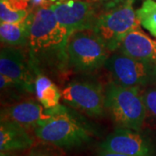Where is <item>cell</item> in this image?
Returning a JSON list of instances; mask_svg holds the SVG:
<instances>
[{
	"label": "cell",
	"mask_w": 156,
	"mask_h": 156,
	"mask_svg": "<svg viewBox=\"0 0 156 156\" xmlns=\"http://www.w3.org/2000/svg\"><path fill=\"white\" fill-rule=\"evenodd\" d=\"M27 56L35 75L62 79L69 70L68 41L72 33L57 21L50 5L30 11Z\"/></svg>",
	"instance_id": "obj_1"
},
{
	"label": "cell",
	"mask_w": 156,
	"mask_h": 156,
	"mask_svg": "<svg viewBox=\"0 0 156 156\" xmlns=\"http://www.w3.org/2000/svg\"><path fill=\"white\" fill-rule=\"evenodd\" d=\"M48 112L50 118L33 129L37 139L62 148L78 147L91 140L92 129L77 110L59 104Z\"/></svg>",
	"instance_id": "obj_2"
},
{
	"label": "cell",
	"mask_w": 156,
	"mask_h": 156,
	"mask_svg": "<svg viewBox=\"0 0 156 156\" xmlns=\"http://www.w3.org/2000/svg\"><path fill=\"white\" fill-rule=\"evenodd\" d=\"M105 110L120 128L140 131L147 116L140 88L125 87L112 82L105 88Z\"/></svg>",
	"instance_id": "obj_3"
},
{
	"label": "cell",
	"mask_w": 156,
	"mask_h": 156,
	"mask_svg": "<svg viewBox=\"0 0 156 156\" xmlns=\"http://www.w3.org/2000/svg\"><path fill=\"white\" fill-rule=\"evenodd\" d=\"M67 50L69 68L87 75L103 67L111 55L105 43L92 29L73 31Z\"/></svg>",
	"instance_id": "obj_4"
},
{
	"label": "cell",
	"mask_w": 156,
	"mask_h": 156,
	"mask_svg": "<svg viewBox=\"0 0 156 156\" xmlns=\"http://www.w3.org/2000/svg\"><path fill=\"white\" fill-rule=\"evenodd\" d=\"M134 0H123L111 5L102 6L94 30L111 52L119 49L124 37L134 29L140 28Z\"/></svg>",
	"instance_id": "obj_5"
},
{
	"label": "cell",
	"mask_w": 156,
	"mask_h": 156,
	"mask_svg": "<svg viewBox=\"0 0 156 156\" xmlns=\"http://www.w3.org/2000/svg\"><path fill=\"white\" fill-rule=\"evenodd\" d=\"M62 101L85 115L101 118L105 115V89L91 76L72 79L62 90Z\"/></svg>",
	"instance_id": "obj_6"
},
{
	"label": "cell",
	"mask_w": 156,
	"mask_h": 156,
	"mask_svg": "<svg viewBox=\"0 0 156 156\" xmlns=\"http://www.w3.org/2000/svg\"><path fill=\"white\" fill-rule=\"evenodd\" d=\"M104 67L113 82L122 86L140 88L156 83V63L134 59L120 51L110 55Z\"/></svg>",
	"instance_id": "obj_7"
},
{
	"label": "cell",
	"mask_w": 156,
	"mask_h": 156,
	"mask_svg": "<svg viewBox=\"0 0 156 156\" xmlns=\"http://www.w3.org/2000/svg\"><path fill=\"white\" fill-rule=\"evenodd\" d=\"M57 21L71 31L94 29L102 5L91 0L57 1L50 5Z\"/></svg>",
	"instance_id": "obj_8"
},
{
	"label": "cell",
	"mask_w": 156,
	"mask_h": 156,
	"mask_svg": "<svg viewBox=\"0 0 156 156\" xmlns=\"http://www.w3.org/2000/svg\"><path fill=\"white\" fill-rule=\"evenodd\" d=\"M101 150L130 156H154L155 148L147 136L128 128H117L101 142Z\"/></svg>",
	"instance_id": "obj_9"
},
{
	"label": "cell",
	"mask_w": 156,
	"mask_h": 156,
	"mask_svg": "<svg viewBox=\"0 0 156 156\" xmlns=\"http://www.w3.org/2000/svg\"><path fill=\"white\" fill-rule=\"evenodd\" d=\"M0 72L22 85L30 94L36 92V75L23 49L2 47L0 52Z\"/></svg>",
	"instance_id": "obj_10"
},
{
	"label": "cell",
	"mask_w": 156,
	"mask_h": 156,
	"mask_svg": "<svg viewBox=\"0 0 156 156\" xmlns=\"http://www.w3.org/2000/svg\"><path fill=\"white\" fill-rule=\"evenodd\" d=\"M50 117L48 109L35 100H25L2 108L1 121L16 122L27 129L36 128Z\"/></svg>",
	"instance_id": "obj_11"
},
{
	"label": "cell",
	"mask_w": 156,
	"mask_h": 156,
	"mask_svg": "<svg viewBox=\"0 0 156 156\" xmlns=\"http://www.w3.org/2000/svg\"><path fill=\"white\" fill-rule=\"evenodd\" d=\"M117 50L134 59L156 63V41L146 35L140 28L127 34Z\"/></svg>",
	"instance_id": "obj_12"
},
{
	"label": "cell",
	"mask_w": 156,
	"mask_h": 156,
	"mask_svg": "<svg viewBox=\"0 0 156 156\" xmlns=\"http://www.w3.org/2000/svg\"><path fill=\"white\" fill-rule=\"evenodd\" d=\"M34 143L28 129L9 121L0 123V151L16 152L30 148Z\"/></svg>",
	"instance_id": "obj_13"
},
{
	"label": "cell",
	"mask_w": 156,
	"mask_h": 156,
	"mask_svg": "<svg viewBox=\"0 0 156 156\" xmlns=\"http://www.w3.org/2000/svg\"><path fill=\"white\" fill-rule=\"evenodd\" d=\"M30 16L23 21L16 23H1L0 37L1 44L5 47H12L18 49L27 48L30 37Z\"/></svg>",
	"instance_id": "obj_14"
},
{
	"label": "cell",
	"mask_w": 156,
	"mask_h": 156,
	"mask_svg": "<svg viewBox=\"0 0 156 156\" xmlns=\"http://www.w3.org/2000/svg\"><path fill=\"white\" fill-rule=\"evenodd\" d=\"M35 87L37 99L45 108H52L60 104L62 91L49 76L37 75Z\"/></svg>",
	"instance_id": "obj_15"
},
{
	"label": "cell",
	"mask_w": 156,
	"mask_h": 156,
	"mask_svg": "<svg viewBox=\"0 0 156 156\" xmlns=\"http://www.w3.org/2000/svg\"><path fill=\"white\" fill-rule=\"evenodd\" d=\"M0 83H1L2 102L5 101V102L8 103L12 102V104H14L16 103V101L17 102L22 101L19 100L24 99L29 95H32L22 85L17 83L12 79L6 76L0 75Z\"/></svg>",
	"instance_id": "obj_16"
},
{
	"label": "cell",
	"mask_w": 156,
	"mask_h": 156,
	"mask_svg": "<svg viewBox=\"0 0 156 156\" xmlns=\"http://www.w3.org/2000/svg\"><path fill=\"white\" fill-rule=\"evenodd\" d=\"M140 25L156 37V1L145 0L136 11Z\"/></svg>",
	"instance_id": "obj_17"
},
{
	"label": "cell",
	"mask_w": 156,
	"mask_h": 156,
	"mask_svg": "<svg viewBox=\"0 0 156 156\" xmlns=\"http://www.w3.org/2000/svg\"><path fill=\"white\" fill-rule=\"evenodd\" d=\"M30 14L29 11H17L11 8L5 0H0L1 23H16L23 21Z\"/></svg>",
	"instance_id": "obj_18"
},
{
	"label": "cell",
	"mask_w": 156,
	"mask_h": 156,
	"mask_svg": "<svg viewBox=\"0 0 156 156\" xmlns=\"http://www.w3.org/2000/svg\"><path fill=\"white\" fill-rule=\"evenodd\" d=\"M147 115H149L156 122V83L147 86L142 93Z\"/></svg>",
	"instance_id": "obj_19"
},
{
	"label": "cell",
	"mask_w": 156,
	"mask_h": 156,
	"mask_svg": "<svg viewBox=\"0 0 156 156\" xmlns=\"http://www.w3.org/2000/svg\"><path fill=\"white\" fill-rule=\"evenodd\" d=\"M6 3L17 11H28L30 2L31 0H5Z\"/></svg>",
	"instance_id": "obj_20"
},
{
	"label": "cell",
	"mask_w": 156,
	"mask_h": 156,
	"mask_svg": "<svg viewBox=\"0 0 156 156\" xmlns=\"http://www.w3.org/2000/svg\"><path fill=\"white\" fill-rule=\"evenodd\" d=\"M26 156H57L52 151L48 149H34L30 152Z\"/></svg>",
	"instance_id": "obj_21"
},
{
	"label": "cell",
	"mask_w": 156,
	"mask_h": 156,
	"mask_svg": "<svg viewBox=\"0 0 156 156\" xmlns=\"http://www.w3.org/2000/svg\"><path fill=\"white\" fill-rule=\"evenodd\" d=\"M95 3H97L101 5L106 6V5H115L117 3H120L123 0H91Z\"/></svg>",
	"instance_id": "obj_22"
},
{
	"label": "cell",
	"mask_w": 156,
	"mask_h": 156,
	"mask_svg": "<svg viewBox=\"0 0 156 156\" xmlns=\"http://www.w3.org/2000/svg\"><path fill=\"white\" fill-rule=\"evenodd\" d=\"M97 156H130L127 154H119V153H115V152H110V151L101 150L98 153Z\"/></svg>",
	"instance_id": "obj_23"
},
{
	"label": "cell",
	"mask_w": 156,
	"mask_h": 156,
	"mask_svg": "<svg viewBox=\"0 0 156 156\" xmlns=\"http://www.w3.org/2000/svg\"><path fill=\"white\" fill-rule=\"evenodd\" d=\"M0 156H17L15 154H13V152H4L1 151Z\"/></svg>",
	"instance_id": "obj_24"
},
{
	"label": "cell",
	"mask_w": 156,
	"mask_h": 156,
	"mask_svg": "<svg viewBox=\"0 0 156 156\" xmlns=\"http://www.w3.org/2000/svg\"><path fill=\"white\" fill-rule=\"evenodd\" d=\"M51 2H57V1H60V0H50Z\"/></svg>",
	"instance_id": "obj_25"
}]
</instances>
